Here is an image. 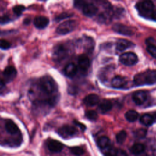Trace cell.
Listing matches in <instances>:
<instances>
[{
  "label": "cell",
  "instance_id": "6da1fadb",
  "mask_svg": "<svg viewBox=\"0 0 156 156\" xmlns=\"http://www.w3.org/2000/svg\"><path fill=\"white\" fill-rule=\"evenodd\" d=\"M40 87L41 90L46 95L49 96L51 105L56 102L57 99V85L55 81L50 76L43 77L40 80Z\"/></svg>",
  "mask_w": 156,
  "mask_h": 156
},
{
  "label": "cell",
  "instance_id": "7a4b0ae2",
  "mask_svg": "<svg viewBox=\"0 0 156 156\" xmlns=\"http://www.w3.org/2000/svg\"><path fill=\"white\" fill-rule=\"evenodd\" d=\"M136 85H152L156 83V71L147 70L136 74L133 78Z\"/></svg>",
  "mask_w": 156,
  "mask_h": 156
},
{
  "label": "cell",
  "instance_id": "3957f363",
  "mask_svg": "<svg viewBox=\"0 0 156 156\" xmlns=\"http://www.w3.org/2000/svg\"><path fill=\"white\" fill-rule=\"evenodd\" d=\"M136 7L141 15L147 16H149V15H151L154 11V5L151 1L146 0L138 3Z\"/></svg>",
  "mask_w": 156,
  "mask_h": 156
},
{
  "label": "cell",
  "instance_id": "277c9868",
  "mask_svg": "<svg viewBox=\"0 0 156 156\" xmlns=\"http://www.w3.org/2000/svg\"><path fill=\"white\" fill-rule=\"evenodd\" d=\"M77 26V23L75 20H69L60 24L57 28L56 32L60 35H65L74 30Z\"/></svg>",
  "mask_w": 156,
  "mask_h": 156
},
{
  "label": "cell",
  "instance_id": "5b68a950",
  "mask_svg": "<svg viewBox=\"0 0 156 156\" xmlns=\"http://www.w3.org/2000/svg\"><path fill=\"white\" fill-rule=\"evenodd\" d=\"M119 62L123 65L132 66L138 62L137 55L133 52H126L121 54L119 58Z\"/></svg>",
  "mask_w": 156,
  "mask_h": 156
},
{
  "label": "cell",
  "instance_id": "8992f818",
  "mask_svg": "<svg viewBox=\"0 0 156 156\" xmlns=\"http://www.w3.org/2000/svg\"><path fill=\"white\" fill-rule=\"evenodd\" d=\"M77 132L76 127L69 125H64L58 130V134L62 137L73 136L77 133Z\"/></svg>",
  "mask_w": 156,
  "mask_h": 156
},
{
  "label": "cell",
  "instance_id": "52a82bcc",
  "mask_svg": "<svg viewBox=\"0 0 156 156\" xmlns=\"http://www.w3.org/2000/svg\"><path fill=\"white\" fill-rule=\"evenodd\" d=\"M112 29L114 32L124 35H132L133 34V31L130 27L122 24H115L113 26Z\"/></svg>",
  "mask_w": 156,
  "mask_h": 156
},
{
  "label": "cell",
  "instance_id": "ba28073f",
  "mask_svg": "<svg viewBox=\"0 0 156 156\" xmlns=\"http://www.w3.org/2000/svg\"><path fill=\"white\" fill-rule=\"evenodd\" d=\"M68 54V50L65 45L59 44L57 46L54 51V58L55 60H60L65 58Z\"/></svg>",
  "mask_w": 156,
  "mask_h": 156
},
{
  "label": "cell",
  "instance_id": "9c48e42d",
  "mask_svg": "<svg viewBox=\"0 0 156 156\" xmlns=\"http://www.w3.org/2000/svg\"><path fill=\"white\" fill-rule=\"evenodd\" d=\"M147 98V93L145 91H138L132 95V99L136 105L143 104Z\"/></svg>",
  "mask_w": 156,
  "mask_h": 156
},
{
  "label": "cell",
  "instance_id": "30bf717a",
  "mask_svg": "<svg viewBox=\"0 0 156 156\" xmlns=\"http://www.w3.org/2000/svg\"><path fill=\"white\" fill-rule=\"evenodd\" d=\"M16 74H17L16 69L13 66H7L5 68L4 71H3L4 77L5 82H7L13 80L15 78Z\"/></svg>",
  "mask_w": 156,
  "mask_h": 156
},
{
  "label": "cell",
  "instance_id": "8fae6325",
  "mask_svg": "<svg viewBox=\"0 0 156 156\" xmlns=\"http://www.w3.org/2000/svg\"><path fill=\"white\" fill-rule=\"evenodd\" d=\"M49 23V19L44 16H37L34 20V24L37 29H44L45 28Z\"/></svg>",
  "mask_w": 156,
  "mask_h": 156
},
{
  "label": "cell",
  "instance_id": "7c38bea8",
  "mask_svg": "<svg viewBox=\"0 0 156 156\" xmlns=\"http://www.w3.org/2000/svg\"><path fill=\"white\" fill-rule=\"evenodd\" d=\"M48 147L49 150L52 152H59L63 149V145L57 140H51L48 141Z\"/></svg>",
  "mask_w": 156,
  "mask_h": 156
},
{
  "label": "cell",
  "instance_id": "4fadbf2b",
  "mask_svg": "<svg viewBox=\"0 0 156 156\" xmlns=\"http://www.w3.org/2000/svg\"><path fill=\"white\" fill-rule=\"evenodd\" d=\"M98 8L93 4H86L83 6L82 12L83 13L88 17L94 16L98 12Z\"/></svg>",
  "mask_w": 156,
  "mask_h": 156
},
{
  "label": "cell",
  "instance_id": "5bb4252c",
  "mask_svg": "<svg viewBox=\"0 0 156 156\" xmlns=\"http://www.w3.org/2000/svg\"><path fill=\"white\" fill-rule=\"evenodd\" d=\"M127 83L126 79L120 76H116L113 78L111 82L112 86L116 88H124Z\"/></svg>",
  "mask_w": 156,
  "mask_h": 156
},
{
  "label": "cell",
  "instance_id": "9a60e30c",
  "mask_svg": "<svg viewBox=\"0 0 156 156\" xmlns=\"http://www.w3.org/2000/svg\"><path fill=\"white\" fill-rule=\"evenodd\" d=\"M99 101V98L96 94H90L83 99V102L87 106H94L98 104Z\"/></svg>",
  "mask_w": 156,
  "mask_h": 156
},
{
  "label": "cell",
  "instance_id": "2e32d148",
  "mask_svg": "<svg viewBox=\"0 0 156 156\" xmlns=\"http://www.w3.org/2000/svg\"><path fill=\"white\" fill-rule=\"evenodd\" d=\"M155 119L154 118V116L152 114H149V113H145L140 118V122L146 126H149L154 124L155 122Z\"/></svg>",
  "mask_w": 156,
  "mask_h": 156
},
{
  "label": "cell",
  "instance_id": "e0dca14e",
  "mask_svg": "<svg viewBox=\"0 0 156 156\" xmlns=\"http://www.w3.org/2000/svg\"><path fill=\"white\" fill-rule=\"evenodd\" d=\"M133 44L126 39H119L118 40L116 45V49L118 51H122L127 48H130Z\"/></svg>",
  "mask_w": 156,
  "mask_h": 156
},
{
  "label": "cell",
  "instance_id": "ac0fdd59",
  "mask_svg": "<svg viewBox=\"0 0 156 156\" xmlns=\"http://www.w3.org/2000/svg\"><path fill=\"white\" fill-rule=\"evenodd\" d=\"M78 64L82 70H87L90 66L89 58L85 54H81L78 58Z\"/></svg>",
  "mask_w": 156,
  "mask_h": 156
},
{
  "label": "cell",
  "instance_id": "d6986e66",
  "mask_svg": "<svg viewBox=\"0 0 156 156\" xmlns=\"http://www.w3.org/2000/svg\"><path fill=\"white\" fill-rule=\"evenodd\" d=\"M77 72V67L73 63H69L66 65L64 68V73L65 74L69 77H72Z\"/></svg>",
  "mask_w": 156,
  "mask_h": 156
},
{
  "label": "cell",
  "instance_id": "ffe728a7",
  "mask_svg": "<svg viewBox=\"0 0 156 156\" xmlns=\"http://www.w3.org/2000/svg\"><path fill=\"white\" fill-rule=\"evenodd\" d=\"M5 129L10 134L14 135L19 132V129L16 124L12 120L7 121L5 123Z\"/></svg>",
  "mask_w": 156,
  "mask_h": 156
},
{
  "label": "cell",
  "instance_id": "44dd1931",
  "mask_svg": "<svg viewBox=\"0 0 156 156\" xmlns=\"http://www.w3.org/2000/svg\"><path fill=\"white\" fill-rule=\"evenodd\" d=\"M112 103L111 101L109 100L104 99L102 100L99 104V109L102 112H107L110 111L112 108Z\"/></svg>",
  "mask_w": 156,
  "mask_h": 156
},
{
  "label": "cell",
  "instance_id": "7402d4cb",
  "mask_svg": "<svg viewBox=\"0 0 156 156\" xmlns=\"http://www.w3.org/2000/svg\"><path fill=\"white\" fill-rule=\"evenodd\" d=\"M110 139L105 136H102L99 138L97 141L98 146L101 149H105L107 148L110 144Z\"/></svg>",
  "mask_w": 156,
  "mask_h": 156
},
{
  "label": "cell",
  "instance_id": "603a6c76",
  "mask_svg": "<svg viewBox=\"0 0 156 156\" xmlns=\"http://www.w3.org/2000/svg\"><path fill=\"white\" fill-rule=\"evenodd\" d=\"M145 149V146L141 143H135L130 148V151L132 154L138 155L143 152Z\"/></svg>",
  "mask_w": 156,
  "mask_h": 156
},
{
  "label": "cell",
  "instance_id": "cb8c5ba5",
  "mask_svg": "<svg viewBox=\"0 0 156 156\" xmlns=\"http://www.w3.org/2000/svg\"><path fill=\"white\" fill-rule=\"evenodd\" d=\"M125 117L129 122H134L138 119V113L133 110H130L126 113Z\"/></svg>",
  "mask_w": 156,
  "mask_h": 156
},
{
  "label": "cell",
  "instance_id": "d4e9b609",
  "mask_svg": "<svg viewBox=\"0 0 156 156\" xmlns=\"http://www.w3.org/2000/svg\"><path fill=\"white\" fill-rule=\"evenodd\" d=\"M127 137V133L124 130H121L116 135V139L118 143L122 144L124 142Z\"/></svg>",
  "mask_w": 156,
  "mask_h": 156
},
{
  "label": "cell",
  "instance_id": "484cf974",
  "mask_svg": "<svg viewBox=\"0 0 156 156\" xmlns=\"http://www.w3.org/2000/svg\"><path fill=\"white\" fill-rule=\"evenodd\" d=\"M71 152L76 156H80L84 154V149L79 146H74L70 148Z\"/></svg>",
  "mask_w": 156,
  "mask_h": 156
},
{
  "label": "cell",
  "instance_id": "4316f807",
  "mask_svg": "<svg viewBox=\"0 0 156 156\" xmlns=\"http://www.w3.org/2000/svg\"><path fill=\"white\" fill-rule=\"evenodd\" d=\"M146 133H147V130L144 129H143V128L136 129L133 132L135 137L136 138H139V139L144 138L146 135Z\"/></svg>",
  "mask_w": 156,
  "mask_h": 156
},
{
  "label": "cell",
  "instance_id": "83f0119b",
  "mask_svg": "<svg viewBox=\"0 0 156 156\" xmlns=\"http://www.w3.org/2000/svg\"><path fill=\"white\" fill-rule=\"evenodd\" d=\"M85 116L91 121H96L98 118V115L94 110H88L85 112Z\"/></svg>",
  "mask_w": 156,
  "mask_h": 156
},
{
  "label": "cell",
  "instance_id": "f1b7e54d",
  "mask_svg": "<svg viewBox=\"0 0 156 156\" xmlns=\"http://www.w3.org/2000/svg\"><path fill=\"white\" fill-rule=\"evenodd\" d=\"M146 50L152 57L156 58V46L154 44H148L146 48Z\"/></svg>",
  "mask_w": 156,
  "mask_h": 156
},
{
  "label": "cell",
  "instance_id": "f546056e",
  "mask_svg": "<svg viewBox=\"0 0 156 156\" xmlns=\"http://www.w3.org/2000/svg\"><path fill=\"white\" fill-rule=\"evenodd\" d=\"M25 7L22 5H17L13 7V13L18 16H20L22 13V12L25 10Z\"/></svg>",
  "mask_w": 156,
  "mask_h": 156
},
{
  "label": "cell",
  "instance_id": "4dcf8cb0",
  "mask_svg": "<svg viewBox=\"0 0 156 156\" xmlns=\"http://www.w3.org/2000/svg\"><path fill=\"white\" fill-rule=\"evenodd\" d=\"M11 44L7 40L4 39H0V49L6 50L10 48Z\"/></svg>",
  "mask_w": 156,
  "mask_h": 156
},
{
  "label": "cell",
  "instance_id": "1f68e13d",
  "mask_svg": "<svg viewBox=\"0 0 156 156\" xmlns=\"http://www.w3.org/2000/svg\"><path fill=\"white\" fill-rule=\"evenodd\" d=\"M10 18L7 15H4L0 17V24H1L8 23L9 22H10Z\"/></svg>",
  "mask_w": 156,
  "mask_h": 156
},
{
  "label": "cell",
  "instance_id": "d6a6232c",
  "mask_svg": "<svg viewBox=\"0 0 156 156\" xmlns=\"http://www.w3.org/2000/svg\"><path fill=\"white\" fill-rule=\"evenodd\" d=\"M69 15H68L67 13H62L60 15H58L57 18H56V20L57 21H60L62 19H64L65 18H67L68 16H69Z\"/></svg>",
  "mask_w": 156,
  "mask_h": 156
},
{
  "label": "cell",
  "instance_id": "836d02e7",
  "mask_svg": "<svg viewBox=\"0 0 156 156\" xmlns=\"http://www.w3.org/2000/svg\"><path fill=\"white\" fill-rule=\"evenodd\" d=\"M74 123L76 124L77 125H78V126H79V127H80L81 129L83 130H84L86 129V127H85L83 124L80 123V122H79L78 121H74Z\"/></svg>",
  "mask_w": 156,
  "mask_h": 156
},
{
  "label": "cell",
  "instance_id": "e575fe53",
  "mask_svg": "<svg viewBox=\"0 0 156 156\" xmlns=\"http://www.w3.org/2000/svg\"><path fill=\"white\" fill-rule=\"evenodd\" d=\"M151 16L152 18L154 20L156 21V10H154V11L152 12V14H151Z\"/></svg>",
  "mask_w": 156,
  "mask_h": 156
},
{
  "label": "cell",
  "instance_id": "d590c367",
  "mask_svg": "<svg viewBox=\"0 0 156 156\" xmlns=\"http://www.w3.org/2000/svg\"><path fill=\"white\" fill-rule=\"evenodd\" d=\"M4 86H5V83L4 80L0 78V90L2 89L4 87Z\"/></svg>",
  "mask_w": 156,
  "mask_h": 156
},
{
  "label": "cell",
  "instance_id": "8d00e7d4",
  "mask_svg": "<svg viewBox=\"0 0 156 156\" xmlns=\"http://www.w3.org/2000/svg\"><path fill=\"white\" fill-rule=\"evenodd\" d=\"M30 23V20L29 18H26L24 20V24H29Z\"/></svg>",
  "mask_w": 156,
  "mask_h": 156
}]
</instances>
